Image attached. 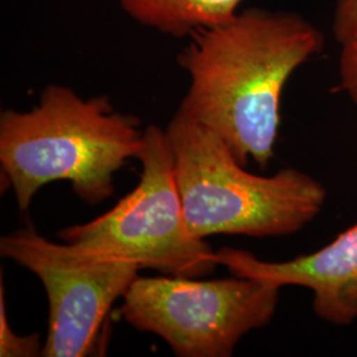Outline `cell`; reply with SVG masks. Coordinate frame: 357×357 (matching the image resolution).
Returning <instances> with one entry per match:
<instances>
[{
    "label": "cell",
    "mask_w": 357,
    "mask_h": 357,
    "mask_svg": "<svg viewBox=\"0 0 357 357\" xmlns=\"http://www.w3.org/2000/svg\"><path fill=\"white\" fill-rule=\"evenodd\" d=\"M299 13L248 8L190 36L178 64L190 76L178 112L212 128L243 167L266 168L281 125L282 93L294 72L323 50Z\"/></svg>",
    "instance_id": "6da1fadb"
},
{
    "label": "cell",
    "mask_w": 357,
    "mask_h": 357,
    "mask_svg": "<svg viewBox=\"0 0 357 357\" xmlns=\"http://www.w3.org/2000/svg\"><path fill=\"white\" fill-rule=\"evenodd\" d=\"M339 69L342 88L357 106V33L342 44Z\"/></svg>",
    "instance_id": "8fae6325"
},
{
    "label": "cell",
    "mask_w": 357,
    "mask_h": 357,
    "mask_svg": "<svg viewBox=\"0 0 357 357\" xmlns=\"http://www.w3.org/2000/svg\"><path fill=\"white\" fill-rule=\"evenodd\" d=\"M188 230L196 238L284 237L319 215L327 191L295 168L250 174L212 128L176 112L166 128Z\"/></svg>",
    "instance_id": "3957f363"
},
{
    "label": "cell",
    "mask_w": 357,
    "mask_h": 357,
    "mask_svg": "<svg viewBox=\"0 0 357 357\" xmlns=\"http://www.w3.org/2000/svg\"><path fill=\"white\" fill-rule=\"evenodd\" d=\"M122 10L142 26L174 38L222 26L240 13L243 0H116Z\"/></svg>",
    "instance_id": "ba28073f"
},
{
    "label": "cell",
    "mask_w": 357,
    "mask_h": 357,
    "mask_svg": "<svg viewBox=\"0 0 357 357\" xmlns=\"http://www.w3.org/2000/svg\"><path fill=\"white\" fill-rule=\"evenodd\" d=\"M138 160V185L102 216L61 230L60 240L84 252L134 261L163 275L212 274L218 265L216 252L188 230L166 130L144 128Z\"/></svg>",
    "instance_id": "277c9868"
},
{
    "label": "cell",
    "mask_w": 357,
    "mask_h": 357,
    "mask_svg": "<svg viewBox=\"0 0 357 357\" xmlns=\"http://www.w3.org/2000/svg\"><path fill=\"white\" fill-rule=\"evenodd\" d=\"M143 132L141 121L115 110L109 97L48 85L33 109L0 115L1 175L22 212L53 181H69L86 204H101L114 195L115 174L138 159Z\"/></svg>",
    "instance_id": "7a4b0ae2"
},
{
    "label": "cell",
    "mask_w": 357,
    "mask_h": 357,
    "mask_svg": "<svg viewBox=\"0 0 357 357\" xmlns=\"http://www.w3.org/2000/svg\"><path fill=\"white\" fill-rule=\"evenodd\" d=\"M43 347L40 335L31 333L20 336L15 333L7 317V305L4 296L3 281L0 283V356L36 357L41 356Z\"/></svg>",
    "instance_id": "9c48e42d"
},
{
    "label": "cell",
    "mask_w": 357,
    "mask_h": 357,
    "mask_svg": "<svg viewBox=\"0 0 357 357\" xmlns=\"http://www.w3.org/2000/svg\"><path fill=\"white\" fill-rule=\"evenodd\" d=\"M0 255L33 273L48 296L44 357H82L97 343L103 320L139 275L130 259L79 250L24 227L0 238Z\"/></svg>",
    "instance_id": "8992f818"
},
{
    "label": "cell",
    "mask_w": 357,
    "mask_h": 357,
    "mask_svg": "<svg viewBox=\"0 0 357 357\" xmlns=\"http://www.w3.org/2000/svg\"><path fill=\"white\" fill-rule=\"evenodd\" d=\"M216 261L231 275L284 286H301L312 293V310L320 319L348 326L357 319V222L332 243L311 255L284 262H266L255 255L222 248Z\"/></svg>",
    "instance_id": "52a82bcc"
},
{
    "label": "cell",
    "mask_w": 357,
    "mask_h": 357,
    "mask_svg": "<svg viewBox=\"0 0 357 357\" xmlns=\"http://www.w3.org/2000/svg\"><path fill=\"white\" fill-rule=\"evenodd\" d=\"M332 32L342 45L357 33V0H335Z\"/></svg>",
    "instance_id": "30bf717a"
},
{
    "label": "cell",
    "mask_w": 357,
    "mask_h": 357,
    "mask_svg": "<svg viewBox=\"0 0 357 357\" xmlns=\"http://www.w3.org/2000/svg\"><path fill=\"white\" fill-rule=\"evenodd\" d=\"M281 287L253 278L200 281L137 277L123 296L122 318L162 337L180 357H229L245 335L268 324Z\"/></svg>",
    "instance_id": "5b68a950"
}]
</instances>
